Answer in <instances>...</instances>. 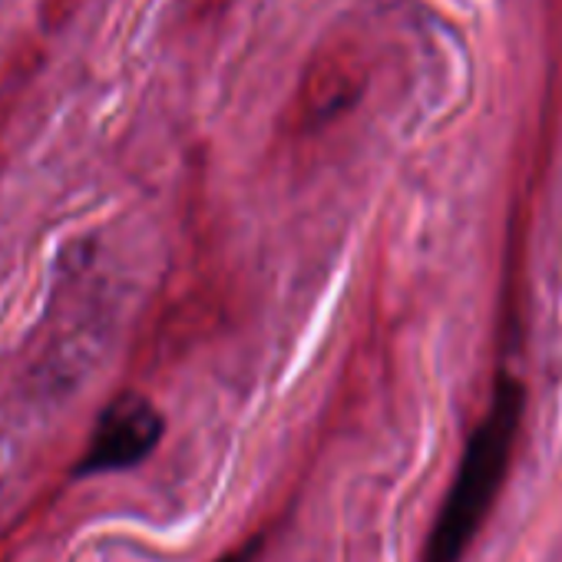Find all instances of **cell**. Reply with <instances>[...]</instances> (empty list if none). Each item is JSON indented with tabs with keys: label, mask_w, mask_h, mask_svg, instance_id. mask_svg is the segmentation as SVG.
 I'll list each match as a JSON object with an SVG mask.
<instances>
[{
	"label": "cell",
	"mask_w": 562,
	"mask_h": 562,
	"mask_svg": "<svg viewBox=\"0 0 562 562\" xmlns=\"http://www.w3.org/2000/svg\"><path fill=\"white\" fill-rule=\"evenodd\" d=\"M526 394L516 381L503 378L480 424L473 427L467 450L460 457L457 476L443 496L440 516L434 522L424 562H460L483 529L513 463V450L522 427Z\"/></svg>",
	"instance_id": "6da1fadb"
},
{
	"label": "cell",
	"mask_w": 562,
	"mask_h": 562,
	"mask_svg": "<svg viewBox=\"0 0 562 562\" xmlns=\"http://www.w3.org/2000/svg\"><path fill=\"white\" fill-rule=\"evenodd\" d=\"M248 555H251V549H238V552H228V555L218 559V562H248Z\"/></svg>",
	"instance_id": "3957f363"
},
{
	"label": "cell",
	"mask_w": 562,
	"mask_h": 562,
	"mask_svg": "<svg viewBox=\"0 0 562 562\" xmlns=\"http://www.w3.org/2000/svg\"><path fill=\"white\" fill-rule=\"evenodd\" d=\"M162 440V417L146 397H120L97 420L80 467V476H106L143 463Z\"/></svg>",
	"instance_id": "7a4b0ae2"
}]
</instances>
